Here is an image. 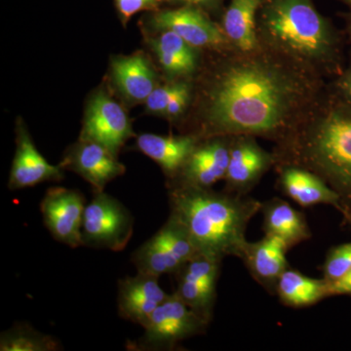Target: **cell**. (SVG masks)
<instances>
[{
  "instance_id": "cell-18",
  "label": "cell",
  "mask_w": 351,
  "mask_h": 351,
  "mask_svg": "<svg viewBox=\"0 0 351 351\" xmlns=\"http://www.w3.org/2000/svg\"><path fill=\"white\" fill-rule=\"evenodd\" d=\"M276 167L279 176L277 184L284 195L304 208L326 204L339 211V196L317 175L299 166L277 165Z\"/></svg>"
},
{
  "instance_id": "cell-1",
  "label": "cell",
  "mask_w": 351,
  "mask_h": 351,
  "mask_svg": "<svg viewBox=\"0 0 351 351\" xmlns=\"http://www.w3.org/2000/svg\"><path fill=\"white\" fill-rule=\"evenodd\" d=\"M311 71L261 45L215 69L201 97L193 135L261 136L277 143L308 112L317 92Z\"/></svg>"
},
{
  "instance_id": "cell-9",
  "label": "cell",
  "mask_w": 351,
  "mask_h": 351,
  "mask_svg": "<svg viewBox=\"0 0 351 351\" xmlns=\"http://www.w3.org/2000/svg\"><path fill=\"white\" fill-rule=\"evenodd\" d=\"M232 141L230 136L200 138L180 172L167 182V189H212L225 180Z\"/></svg>"
},
{
  "instance_id": "cell-33",
  "label": "cell",
  "mask_w": 351,
  "mask_h": 351,
  "mask_svg": "<svg viewBox=\"0 0 351 351\" xmlns=\"http://www.w3.org/2000/svg\"><path fill=\"white\" fill-rule=\"evenodd\" d=\"M346 2H348V3L351 4V0H346Z\"/></svg>"
},
{
  "instance_id": "cell-28",
  "label": "cell",
  "mask_w": 351,
  "mask_h": 351,
  "mask_svg": "<svg viewBox=\"0 0 351 351\" xmlns=\"http://www.w3.org/2000/svg\"><path fill=\"white\" fill-rule=\"evenodd\" d=\"M191 100V87L188 83L180 82L177 92L166 108L163 117L171 120L179 119L186 112Z\"/></svg>"
},
{
  "instance_id": "cell-8",
  "label": "cell",
  "mask_w": 351,
  "mask_h": 351,
  "mask_svg": "<svg viewBox=\"0 0 351 351\" xmlns=\"http://www.w3.org/2000/svg\"><path fill=\"white\" fill-rule=\"evenodd\" d=\"M133 136L124 108L103 90L96 92L88 103L80 138L100 144L117 156Z\"/></svg>"
},
{
  "instance_id": "cell-31",
  "label": "cell",
  "mask_w": 351,
  "mask_h": 351,
  "mask_svg": "<svg viewBox=\"0 0 351 351\" xmlns=\"http://www.w3.org/2000/svg\"><path fill=\"white\" fill-rule=\"evenodd\" d=\"M173 3H182L184 5H191L195 7H214L218 5L221 0H168Z\"/></svg>"
},
{
  "instance_id": "cell-20",
  "label": "cell",
  "mask_w": 351,
  "mask_h": 351,
  "mask_svg": "<svg viewBox=\"0 0 351 351\" xmlns=\"http://www.w3.org/2000/svg\"><path fill=\"white\" fill-rule=\"evenodd\" d=\"M261 212L263 216L265 234L282 240L288 249L313 237L304 214L291 206L287 201L271 198L263 202Z\"/></svg>"
},
{
  "instance_id": "cell-15",
  "label": "cell",
  "mask_w": 351,
  "mask_h": 351,
  "mask_svg": "<svg viewBox=\"0 0 351 351\" xmlns=\"http://www.w3.org/2000/svg\"><path fill=\"white\" fill-rule=\"evenodd\" d=\"M151 25L159 32H175L193 48L219 47L228 40L225 34L195 6L154 14Z\"/></svg>"
},
{
  "instance_id": "cell-10",
  "label": "cell",
  "mask_w": 351,
  "mask_h": 351,
  "mask_svg": "<svg viewBox=\"0 0 351 351\" xmlns=\"http://www.w3.org/2000/svg\"><path fill=\"white\" fill-rule=\"evenodd\" d=\"M86 199L78 189L53 186L40 202L44 226L53 239L75 249L82 246V230Z\"/></svg>"
},
{
  "instance_id": "cell-30",
  "label": "cell",
  "mask_w": 351,
  "mask_h": 351,
  "mask_svg": "<svg viewBox=\"0 0 351 351\" xmlns=\"http://www.w3.org/2000/svg\"><path fill=\"white\" fill-rule=\"evenodd\" d=\"M329 283V297L332 295H351V269L341 278Z\"/></svg>"
},
{
  "instance_id": "cell-4",
  "label": "cell",
  "mask_w": 351,
  "mask_h": 351,
  "mask_svg": "<svg viewBox=\"0 0 351 351\" xmlns=\"http://www.w3.org/2000/svg\"><path fill=\"white\" fill-rule=\"evenodd\" d=\"M257 20L261 45L298 66L316 73L331 59V27L311 0H263Z\"/></svg>"
},
{
  "instance_id": "cell-19",
  "label": "cell",
  "mask_w": 351,
  "mask_h": 351,
  "mask_svg": "<svg viewBox=\"0 0 351 351\" xmlns=\"http://www.w3.org/2000/svg\"><path fill=\"white\" fill-rule=\"evenodd\" d=\"M199 140L200 138L193 134L182 136L141 134L136 147L160 166L168 182L180 172Z\"/></svg>"
},
{
  "instance_id": "cell-12",
  "label": "cell",
  "mask_w": 351,
  "mask_h": 351,
  "mask_svg": "<svg viewBox=\"0 0 351 351\" xmlns=\"http://www.w3.org/2000/svg\"><path fill=\"white\" fill-rule=\"evenodd\" d=\"M274 165V154L262 149L253 136H232L225 191L248 195L265 172Z\"/></svg>"
},
{
  "instance_id": "cell-2",
  "label": "cell",
  "mask_w": 351,
  "mask_h": 351,
  "mask_svg": "<svg viewBox=\"0 0 351 351\" xmlns=\"http://www.w3.org/2000/svg\"><path fill=\"white\" fill-rule=\"evenodd\" d=\"M276 165H295L321 178L339 196V212L351 226V108L306 113L277 143Z\"/></svg>"
},
{
  "instance_id": "cell-5",
  "label": "cell",
  "mask_w": 351,
  "mask_h": 351,
  "mask_svg": "<svg viewBox=\"0 0 351 351\" xmlns=\"http://www.w3.org/2000/svg\"><path fill=\"white\" fill-rule=\"evenodd\" d=\"M209 323L189 308L179 295L166 298L143 326L144 334L128 341L127 348L135 351L174 350L182 341L206 332Z\"/></svg>"
},
{
  "instance_id": "cell-3",
  "label": "cell",
  "mask_w": 351,
  "mask_h": 351,
  "mask_svg": "<svg viewBox=\"0 0 351 351\" xmlns=\"http://www.w3.org/2000/svg\"><path fill=\"white\" fill-rule=\"evenodd\" d=\"M170 216L186 228L199 254L223 261L239 257L249 223L263 202L212 189L169 188Z\"/></svg>"
},
{
  "instance_id": "cell-21",
  "label": "cell",
  "mask_w": 351,
  "mask_h": 351,
  "mask_svg": "<svg viewBox=\"0 0 351 351\" xmlns=\"http://www.w3.org/2000/svg\"><path fill=\"white\" fill-rule=\"evenodd\" d=\"M110 73L115 86L131 103L145 101L156 87V71L141 53L114 58Z\"/></svg>"
},
{
  "instance_id": "cell-24",
  "label": "cell",
  "mask_w": 351,
  "mask_h": 351,
  "mask_svg": "<svg viewBox=\"0 0 351 351\" xmlns=\"http://www.w3.org/2000/svg\"><path fill=\"white\" fill-rule=\"evenodd\" d=\"M152 48L165 73L172 76L191 75L195 71L196 54L193 46L170 31H160L152 40Z\"/></svg>"
},
{
  "instance_id": "cell-25",
  "label": "cell",
  "mask_w": 351,
  "mask_h": 351,
  "mask_svg": "<svg viewBox=\"0 0 351 351\" xmlns=\"http://www.w3.org/2000/svg\"><path fill=\"white\" fill-rule=\"evenodd\" d=\"M60 339L34 329L29 323H15L0 335L1 351L63 350Z\"/></svg>"
},
{
  "instance_id": "cell-6",
  "label": "cell",
  "mask_w": 351,
  "mask_h": 351,
  "mask_svg": "<svg viewBox=\"0 0 351 351\" xmlns=\"http://www.w3.org/2000/svg\"><path fill=\"white\" fill-rule=\"evenodd\" d=\"M134 232V217L117 198L104 191L94 193L83 217L82 246L123 251Z\"/></svg>"
},
{
  "instance_id": "cell-14",
  "label": "cell",
  "mask_w": 351,
  "mask_h": 351,
  "mask_svg": "<svg viewBox=\"0 0 351 351\" xmlns=\"http://www.w3.org/2000/svg\"><path fill=\"white\" fill-rule=\"evenodd\" d=\"M16 145L8 181L10 191L32 188L44 182L63 180V168L60 164L52 165L44 158L32 142L24 122L20 119L17 120L16 125Z\"/></svg>"
},
{
  "instance_id": "cell-13",
  "label": "cell",
  "mask_w": 351,
  "mask_h": 351,
  "mask_svg": "<svg viewBox=\"0 0 351 351\" xmlns=\"http://www.w3.org/2000/svg\"><path fill=\"white\" fill-rule=\"evenodd\" d=\"M63 169L80 175L96 191H105L113 180L125 173L126 168L112 152L91 141L80 138L66 152L60 163Z\"/></svg>"
},
{
  "instance_id": "cell-29",
  "label": "cell",
  "mask_w": 351,
  "mask_h": 351,
  "mask_svg": "<svg viewBox=\"0 0 351 351\" xmlns=\"http://www.w3.org/2000/svg\"><path fill=\"white\" fill-rule=\"evenodd\" d=\"M115 3L122 20L126 22L140 11L156 9L159 0H115Z\"/></svg>"
},
{
  "instance_id": "cell-7",
  "label": "cell",
  "mask_w": 351,
  "mask_h": 351,
  "mask_svg": "<svg viewBox=\"0 0 351 351\" xmlns=\"http://www.w3.org/2000/svg\"><path fill=\"white\" fill-rule=\"evenodd\" d=\"M198 254L186 228L169 215L160 230L133 252L131 261L138 272L160 277L175 274Z\"/></svg>"
},
{
  "instance_id": "cell-16",
  "label": "cell",
  "mask_w": 351,
  "mask_h": 351,
  "mask_svg": "<svg viewBox=\"0 0 351 351\" xmlns=\"http://www.w3.org/2000/svg\"><path fill=\"white\" fill-rule=\"evenodd\" d=\"M117 289L120 317L142 327L169 295L159 285L158 276L144 272L119 279Z\"/></svg>"
},
{
  "instance_id": "cell-26",
  "label": "cell",
  "mask_w": 351,
  "mask_h": 351,
  "mask_svg": "<svg viewBox=\"0 0 351 351\" xmlns=\"http://www.w3.org/2000/svg\"><path fill=\"white\" fill-rule=\"evenodd\" d=\"M351 269V242L332 246L323 263V278L332 282Z\"/></svg>"
},
{
  "instance_id": "cell-22",
  "label": "cell",
  "mask_w": 351,
  "mask_h": 351,
  "mask_svg": "<svg viewBox=\"0 0 351 351\" xmlns=\"http://www.w3.org/2000/svg\"><path fill=\"white\" fill-rule=\"evenodd\" d=\"M263 0H232L223 16V27L228 41L239 51L252 52L260 47L257 15Z\"/></svg>"
},
{
  "instance_id": "cell-32",
  "label": "cell",
  "mask_w": 351,
  "mask_h": 351,
  "mask_svg": "<svg viewBox=\"0 0 351 351\" xmlns=\"http://www.w3.org/2000/svg\"><path fill=\"white\" fill-rule=\"evenodd\" d=\"M341 90L343 93L348 97V100L351 101V71L346 76L343 83H341Z\"/></svg>"
},
{
  "instance_id": "cell-27",
  "label": "cell",
  "mask_w": 351,
  "mask_h": 351,
  "mask_svg": "<svg viewBox=\"0 0 351 351\" xmlns=\"http://www.w3.org/2000/svg\"><path fill=\"white\" fill-rule=\"evenodd\" d=\"M179 83L161 85V86L154 88V91L149 94L145 101L147 112L151 114L162 115L163 117L166 108L177 92Z\"/></svg>"
},
{
  "instance_id": "cell-11",
  "label": "cell",
  "mask_w": 351,
  "mask_h": 351,
  "mask_svg": "<svg viewBox=\"0 0 351 351\" xmlns=\"http://www.w3.org/2000/svg\"><path fill=\"white\" fill-rule=\"evenodd\" d=\"M223 261L198 254L178 270L176 294L206 322L213 318L217 281Z\"/></svg>"
},
{
  "instance_id": "cell-17",
  "label": "cell",
  "mask_w": 351,
  "mask_h": 351,
  "mask_svg": "<svg viewBox=\"0 0 351 351\" xmlns=\"http://www.w3.org/2000/svg\"><path fill=\"white\" fill-rule=\"evenodd\" d=\"M287 245L277 237L265 235L256 242L246 241L239 258L252 278L270 295H276V285L289 265Z\"/></svg>"
},
{
  "instance_id": "cell-23",
  "label": "cell",
  "mask_w": 351,
  "mask_h": 351,
  "mask_svg": "<svg viewBox=\"0 0 351 351\" xmlns=\"http://www.w3.org/2000/svg\"><path fill=\"white\" fill-rule=\"evenodd\" d=\"M328 287L324 278H313L289 267L279 278L276 295L284 306L302 308L329 298Z\"/></svg>"
}]
</instances>
